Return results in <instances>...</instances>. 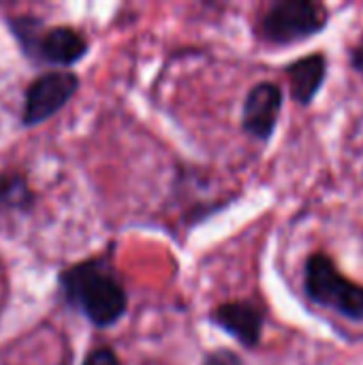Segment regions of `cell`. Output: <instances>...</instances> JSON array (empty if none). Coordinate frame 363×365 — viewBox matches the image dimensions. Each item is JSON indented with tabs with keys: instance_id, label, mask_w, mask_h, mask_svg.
Segmentation results:
<instances>
[{
	"instance_id": "obj_10",
	"label": "cell",
	"mask_w": 363,
	"mask_h": 365,
	"mask_svg": "<svg viewBox=\"0 0 363 365\" xmlns=\"http://www.w3.org/2000/svg\"><path fill=\"white\" fill-rule=\"evenodd\" d=\"M83 365H120V361H118V357H116V353H113L111 349L101 346V349H94V351L86 357Z\"/></svg>"
},
{
	"instance_id": "obj_12",
	"label": "cell",
	"mask_w": 363,
	"mask_h": 365,
	"mask_svg": "<svg viewBox=\"0 0 363 365\" xmlns=\"http://www.w3.org/2000/svg\"><path fill=\"white\" fill-rule=\"evenodd\" d=\"M355 64H357L359 68H363V45L355 49Z\"/></svg>"
},
{
	"instance_id": "obj_6",
	"label": "cell",
	"mask_w": 363,
	"mask_h": 365,
	"mask_svg": "<svg viewBox=\"0 0 363 365\" xmlns=\"http://www.w3.org/2000/svg\"><path fill=\"white\" fill-rule=\"evenodd\" d=\"M282 107V92L276 83L263 81L255 86L244 103L242 122L246 133L259 139H267L278 122V113Z\"/></svg>"
},
{
	"instance_id": "obj_8",
	"label": "cell",
	"mask_w": 363,
	"mask_h": 365,
	"mask_svg": "<svg viewBox=\"0 0 363 365\" xmlns=\"http://www.w3.org/2000/svg\"><path fill=\"white\" fill-rule=\"evenodd\" d=\"M291 77V94L297 103L308 105L319 92L325 77V58L321 53L302 58L289 66Z\"/></svg>"
},
{
	"instance_id": "obj_3",
	"label": "cell",
	"mask_w": 363,
	"mask_h": 365,
	"mask_svg": "<svg viewBox=\"0 0 363 365\" xmlns=\"http://www.w3.org/2000/svg\"><path fill=\"white\" fill-rule=\"evenodd\" d=\"M327 21L323 4L310 0H285L274 4L261 24V32L272 43H293L312 36Z\"/></svg>"
},
{
	"instance_id": "obj_2",
	"label": "cell",
	"mask_w": 363,
	"mask_h": 365,
	"mask_svg": "<svg viewBox=\"0 0 363 365\" xmlns=\"http://www.w3.org/2000/svg\"><path fill=\"white\" fill-rule=\"evenodd\" d=\"M306 291L325 308L349 319H363V289L347 280L323 255H315L306 265Z\"/></svg>"
},
{
	"instance_id": "obj_1",
	"label": "cell",
	"mask_w": 363,
	"mask_h": 365,
	"mask_svg": "<svg viewBox=\"0 0 363 365\" xmlns=\"http://www.w3.org/2000/svg\"><path fill=\"white\" fill-rule=\"evenodd\" d=\"M62 293L96 327L113 325L126 310V291L105 259L83 261L62 272Z\"/></svg>"
},
{
	"instance_id": "obj_9",
	"label": "cell",
	"mask_w": 363,
	"mask_h": 365,
	"mask_svg": "<svg viewBox=\"0 0 363 365\" xmlns=\"http://www.w3.org/2000/svg\"><path fill=\"white\" fill-rule=\"evenodd\" d=\"M32 190L19 171L0 173V203L13 210H26L32 203Z\"/></svg>"
},
{
	"instance_id": "obj_11",
	"label": "cell",
	"mask_w": 363,
	"mask_h": 365,
	"mask_svg": "<svg viewBox=\"0 0 363 365\" xmlns=\"http://www.w3.org/2000/svg\"><path fill=\"white\" fill-rule=\"evenodd\" d=\"M203 365H242V361H240V357L235 353L223 349V351H216V353L208 355Z\"/></svg>"
},
{
	"instance_id": "obj_4",
	"label": "cell",
	"mask_w": 363,
	"mask_h": 365,
	"mask_svg": "<svg viewBox=\"0 0 363 365\" xmlns=\"http://www.w3.org/2000/svg\"><path fill=\"white\" fill-rule=\"evenodd\" d=\"M79 79L71 71H49L36 77L26 92L24 124L32 126L58 113L77 92Z\"/></svg>"
},
{
	"instance_id": "obj_7",
	"label": "cell",
	"mask_w": 363,
	"mask_h": 365,
	"mask_svg": "<svg viewBox=\"0 0 363 365\" xmlns=\"http://www.w3.org/2000/svg\"><path fill=\"white\" fill-rule=\"evenodd\" d=\"M212 321L220 329L237 338L244 346H255L261 340L263 314L259 312V308H255L248 302H231L218 306L216 312L212 314Z\"/></svg>"
},
{
	"instance_id": "obj_5",
	"label": "cell",
	"mask_w": 363,
	"mask_h": 365,
	"mask_svg": "<svg viewBox=\"0 0 363 365\" xmlns=\"http://www.w3.org/2000/svg\"><path fill=\"white\" fill-rule=\"evenodd\" d=\"M24 47L28 51H34L41 60H45L49 64H60V66L75 64L88 51L86 38L68 26H58V28L45 30L39 36L34 34L32 38L24 41Z\"/></svg>"
}]
</instances>
